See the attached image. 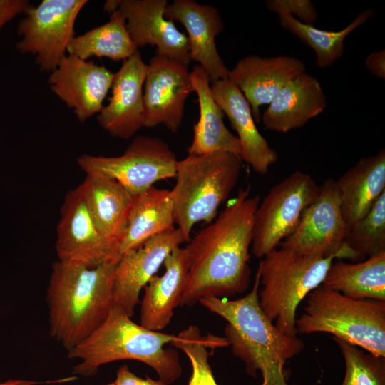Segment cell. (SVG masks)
Listing matches in <instances>:
<instances>
[{
    "label": "cell",
    "mask_w": 385,
    "mask_h": 385,
    "mask_svg": "<svg viewBox=\"0 0 385 385\" xmlns=\"http://www.w3.org/2000/svg\"><path fill=\"white\" fill-rule=\"evenodd\" d=\"M250 191V185L241 188L215 219L187 242L189 270L181 306H192L205 297L227 298L248 288L254 218L260 202Z\"/></svg>",
    "instance_id": "obj_1"
},
{
    "label": "cell",
    "mask_w": 385,
    "mask_h": 385,
    "mask_svg": "<svg viewBox=\"0 0 385 385\" xmlns=\"http://www.w3.org/2000/svg\"><path fill=\"white\" fill-rule=\"evenodd\" d=\"M260 285L257 270L252 289L245 296L232 300L205 297L199 302L227 321L225 338L250 375L255 377L260 371L261 385H289L284 365L303 350L304 342L282 332L265 315L259 304Z\"/></svg>",
    "instance_id": "obj_2"
},
{
    "label": "cell",
    "mask_w": 385,
    "mask_h": 385,
    "mask_svg": "<svg viewBox=\"0 0 385 385\" xmlns=\"http://www.w3.org/2000/svg\"><path fill=\"white\" fill-rule=\"evenodd\" d=\"M116 264H53L46 295L49 333L68 351L98 328L113 308Z\"/></svg>",
    "instance_id": "obj_3"
},
{
    "label": "cell",
    "mask_w": 385,
    "mask_h": 385,
    "mask_svg": "<svg viewBox=\"0 0 385 385\" xmlns=\"http://www.w3.org/2000/svg\"><path fill=\"white\" fill-rule=\"evenodd\" d=\"M175 335L148 329L134 322L118 304L88 337L68 351L70 359L81 361L73 373L93 376L98 368L119 360H136L153 368L160 379L169 384L179 378L182 368L178 351L165 345Z\"/></svg>",
    "instance_id": "obj_4"
},
{
    "label": "cell",
    "mask_w": 385,
    "mask_h": 385,
    "mask_svg": "<svg viewBox=\"0 0 385 385\" xmlns=\"http://www.w3.org/2000/svg\"><path fill=\"white\" fill-rule=\"evenodd\" d=\"M239 155L216 151L178 160L171 190L174 221L186 242L194 226L212 222L236 186L242 170Z\"/></svg>",
    "instance_id": "obj_5"
},
{
    "label": "cell",
    "mask_w": 385,
    "mask_h": 385,
    "mask_svg": "<svg viewBox=\"0 0 385 385\" xmlns=\"http://www.w3.org/2000/svg\"><path fill=\"white\" fill-rule=\"evenodd\" d=\"M337 255H307L280 247L260 262L259 304L265 315L284 334L295 337L296 311L299 303L322 284Z\"/></svg>",
    "instance_id": "obj_6"
},
{
    "label": "cell",
    "mask_w": 385,
    "mask_h": 385,
    "mask_svg": "<svg viewBox=\"0 0 385 385\" xmlns=\"http://www.w3.org/2000/svg\"><path fill=\"white\" fill-rule=\"evenodd\" d=\"M295 322L297 332H327L385 357V302L355 299L320 284Z\"/></svg>",
    "instance_id": "obj_7"
},
{
    "label": "cell",
    "mask_w": 385,
    "mask_h": 385,
    "mask_svg": "<svg viewBox=\"0 0 385 385\" xmlns=\"http://www.w3.org/2000/svg\"><path fill=\"white\" fill-rule=\"evenodd\" d=\"M178 160L167 143L137 136L118 156L81 155L77 163L86 174H98L120 183L133 197L160 180L175 178Z\"/></svg>",
    "instance_id": "obj_8"
},
{
    "label": "cell",
    "mask_w": 385,
    "mask_h": 385,
    "mask_svg": "<svg viewBox=\"0 0 385 385\" xmlns=\"http://www.w3.org/2000/svg\"><path fill=\"white\" fill-rule=\"evenodd\" d=\"M320 191L313 178L297 170L273 186L254 218L252 254L261 258L277 248L296 227L304 210Z\"/></svg>",
    "instance_id": "obj_9"
},
{
    "label": "cell",
    "mask_w": 385,
    "mask_h": 385,
    "mask_svg": "<svg viewBox=\"0 0 385 385\" xmlns=\"http://www.w3.org/2000/svg\"><path fill=\"white\" fill-rule=\"evenodd\" d=\"M87 0H43L30 5L19 21L16 32L21 39L16 49L30 53L42 71L51 72L67 53L74 37L76 19Z\"/></svg>",
    "instance_id": "obj_10"
},
{
    "label": "cell",
    "mask_w": 385,
    "mask_h": 385,
    "mask_svg": "<svg viewBox=\"0 0 385 385\" xmlns=\"http://www.w3.org/2000/svg\"><path fill=\"white\" fill-rule=\"evenodd\" d=\"M349 227L340 207L335 180L327 179L316 199L304 210L293 232L279 245L307 255L346 259L344 246Z\"/></svg>",
    "instance_id": "obj_11"
},
{
    "label": "cell",
    "mask_w": 385,
    "mask_h": 385,
    "mask_svg": "<svg viewBox=\"0 0 385 385\" xmlns=\"http://www.w3.org/2000/svg\"><path fill=\"white\" fill-rule=\"evenodd\" d=\"M58 261L95 267L116 264L119 247L106 240L96 227L78 186L67 192L57 226Z\"/></svg>",
    "instance_id": "obj_12"
},
{
    "label": "cell",
    "mask_w": 385,
    "mask_h": 385,
    "mask_svg": "<svg viewBox=\"0 0 385 385\" xmlns=\"http://www.w3.org/2000/svg\"><path fill=\"white\" fill-rule=\"evenodd\" d=\"M192 91L188 65L155 54L148 64L144 83V127L164 125L177 133L185 101Z\"/></svg>",
    "instance_id": "obj_13"
},
{
    "label": "cell",
    "mask_w": 385,
    "mask_h": 385,
    "mask_svg": "<svg viewBox=\"0 0 385 385\" xmlns=\"http://www.w3.org/2000/svg\"><path fill=\"white\" fill-rule=\"evenodd\" d=\"M114 73L102 65L67 54L49 75L51 91L82 123L98 113Z\"/></svg>",
    "instance_id": "obj_14"
},
{
    "label": "cell",
    "mask_w": 385,
    "mask_h": 385,
    "mask_svg": "<svg viewBox=\"0 0 385 385\" xmlns=\"http://www.w3.org/2000/svg\"><path fill=\"white\" fill-rule=\"evenodd\" d=\"M147 68L138 50L114 73L108 103L97 115L99 125L111 136L127 140L144 127L143 86Z\"/></svg>",
    "instance_id": "obj_15"
},
{
    "label": "cell",
    "mask_w": 385,
    "mask_h": 385,
    "mask_svg": "<svg viewBox=\"0 0 385 385\" xmlns=\"http://www.w3.org/2000/svg\"><path fill=\"white\" fill-rule=\"evenodd\" d=\"M184 242L186 241L181 231L175 227L123 254L115 270L114 304L120 306L131 317L140 302L141 290L155 275L167 256Z\"/></svg>",
    "instance_id": "obj_16"
},
{
    "label": "cell",
    "mask_w": 385,
    "mask_h": 385,
    "mask_svg": "<svg viewBox=\"0 0 385 385\" xmlns=\"http://www.w3.org/2000/svg\"><path fill=\"white\" fill-rule=\"evenodd\" d=\"M166 0H120L118 10L126 21L129 35L136 46H155V54L190 63L188 36L165 17Z\"/></svg>",
    "instance_id": "obj_17"
},
{
    "label": "cell",
    "mask_w": 385,
    "mask_h": 385,
    "mask_svg": "<svg viewBox=\"0 0 385 385\" xmlns=\"http://www.w3.org/2000/svg\"><path fill=\"white\" fill-rule=\"evenodd\" d=\"M165 17L183 25L188 33L190 61H196L207 73L210 83L227 78L229 69L216 46V36L224 28L218 10L193 0H175L168 4Z\"/></svg>",
    "instance_id": "obj_18"
},
{
    "label": "cell",
    "mask_w": 385,
    "mask_h": 385,
    "mask_svg": "<svg viewBox=\"0 0 385 385\" xmlns=\"http://www.w3.org/2000/svg\"><path fill=\"white\" fill-rule=\"evenodd\" d=\"M305 71L304 62L293 56L250 55L240 60L229 71L227 78L242 93L255 122L259 123L260 107L269 104L291 79Z\"/></svg>",
    "instance_id": "obj_19"
},
{
    "label": "cell",
    "mask_w": 385,
    "mask_h": 385,
    "mask_svg": "<svg viewBox=\"0 0 385 385\" xmlns=\"http://www.w3.org/2000/svg\"><path fill=\"white\" fill-rule=\"evenodd\" d=\"M210 86L214 99L237 134L242 161L256 173L265 175L278 155L258 130L248 101L228 78L216 81Z\"/></svg>",
    "instance_id": "obj_20"
},
{
    "label": "cell",
    "mask_w": 385,
    "mask_h": 385,
    "mask_svg": "<svg viewBox=\"0 0 385 385\" xmlns=\"http://www.w3.org/2000/svg\"><path fill=\"white\" fill-rule=\"evenodd\" d=\"M268 105L261 116L264 126L284 133L322 113L327 99L318 80L305 71L291 79Z\"/></svg>",
    "instance_id": "obj_21"
},
{
    "label": "cell",
    "mask_w": 385,
    "mask_h": 385,
    "mask_svg": "<svg viewBox=\"0 0 385 385\" xmlns=\"http://www.w3.org/2000/svg\"><path fill=\"white\" fill-rule=\"evenodd\" d=\"M165 272L154 275L144 287L140 302V324L160 332L170 322L174 309L180 305L186 287L189 261L184 247L173 250L165 258Z\"/></svg>",
    "instance_id": "obj_22"
},
{
    "label": "cell",
    "mask_w": 385,
    "mask_h": 385,
    "mask_svg": "<svg viewBox=\"0 0 385 385\" xmlns=\"http://www.w3.org/2000/svg\"><path fill=\"white\" fill-rule=\"evenodd\" d=\"M335 185L343 218L350 227L370 210L385 192V151L360 158Z\"/></svg>",
    "instance_id": "obj_23"
},
{
    "label": "cell",
    "mask_w": 385,
    "mask_h": 385,
    "mask_svg": "<svg viewBox=\"0 0 385 385\" xmlns=\"http://www.w3.org/2000/svg\"><path fill=\"white\" fill-rule=\"evenodd\" d=\"M96 227L119 247L133 197L117 181L98 174H88L78 185Z\"/></svg>",
    "instance_id": "obj_24"
},
{
    "label": "cell",
    "mask_w": 385,
    "mask_h": 385,
    "mask_svg": "<svg viewBox=\"0 0 385 385\" xmlns=\"http://www.w3.org/2000/svg\"><path fill=\"white\" fill-rule=\"evenodd\" d=\"M190 78L192 90L197 96L200 117L193 126V138L188 148V155L223 151L240 156L239 140L225 125V113L214 99L207 73L197 65L190 71Z\"/></svg>",
    "instance_id": "obj_25"
},
{
    "label": "cell",
    "mask_w": 385,
    "mask_h": 385,
    "mask_svg": "<svg viewBox=\"0 0 385 385\" xmlns=\"http://www.w3.org/2000/svg\"><path fill=\"white\" fill-rule=\"evenodd\" d=\"M175 226L171 190L152 187L133 197L119 245L121 255Z\"/></svg>",
    "instance_id": "obj_26"
},
{
    "label": "cell",
    "mask_w": 385,
    "mask_h": 385,
    "mask_svg": "<svg viewBox=\"0 0 385 385\" xmlns=\"http://www.w3.org/2000/svg\"><path fill=\"white\" fill-rule=\"evenodd\" d=\"M322 284L349 298L385 302V252L355 263L334 260Z\"/></svg>",
    "instance_id": "obj_27"
},
{
    "label": "cell",
    "mask_w": 385,
    "mask_h": 385,
    "mask_svg": "<svg viewBox=\"0 0 385 385\" xmlns=\"http://www.w3.org/2000/svg\"><path fill=\"white\" fill-rule=\"evenodd\" d=\"M120 11L113 12L109 21L85 34L74 36L67 47V53L87 60L92 56L124 61L137 51Z\"/></svg>",
    "instance_id": "obj_28"
},
{
    "label": "cell",
    "mask_w": 385,
    "mask_h": 385,
    "mask_svg": "<svg viewBox=\"0 0 385 385\" xmlns=\"http://www.w3.org/2000/svg\"><path fill=\"white\" fill-rule=\"evenodd\" d=\"M373 15L371 9L364 11L346 27L337 31L322 30L313 25L301 23L289 14H283L278 16L281 26L309 46L316 54L317 66L325 68L343 55L346 38Z\"/></svg>",
    "instance_id": "obj_29"
},
{
    "label": "cell",
    "mask_w": 385,
    "mask_h": 385,
    "mask_svg": "<svg viewBox=\"0 0 385 385\" xmlns=\"http://www.w3.org/2000/svg\"><path fill=\"white\" fill-rule=\"evenodd\" d=\"M349 259L361 261L385 252V192L349 229L344 240Z\"/></svg>",
    "instance_id": "obj_30"
},
{
    "label": "cell",
    "mask_w": 385,
    "mask_h": 385,
    "mask_svg": "<svg viewBox=\"0 0 385 385\" xmlns=\"http://www.w3.org/2000/svg\"><path fill=\"white\" fill-rule=\"evenodd\" d=\"M170 344L182 350L190 361L192 375L188 385H218L208 361V357L213 351L209 352L208 349L229 346L225 337L210 334L202 337L196 325H190L175 335Z\"/></svg>",
    "instance_id": "obj_31"
},
{
    "label": "cell",
    "mask_w": 385,
    "mask_h": 385,
    "mask_svg": "<svg viewBox=\"0 0 385 385\" xmlns=\"http://www.w3.org/2000/svg\"><path fill=\"white\" fill-rule=\"evenodd\" d=\"M344 356L346 373L342 385H385V357L333 338Z\"/></svg>",
    "instance_id": "obj_32"
},
{
    "label": "cell",
    "mask_w": 385,
    "mask_h": 385,
    "mask_svg": "<svg viewBox=\"0 0 385 385\" xmlns=\"http://www.w3.org/2000/svg\"><path fill=\"white\" fill-rule=\"evenodd\" d=\"M266 6L277 15L289 14L305 24L313 25L318 20V13L309 0H269Z\"/></svg>",
    "instance_id": "obj_33"
},
{
    "label": "cell",
    "mask_w": 385,
    "mask_h": 385,
    "mask_svg": "<svg viewBox=\"0 0 385 385\" xmlns=\"http://www.w3.org/2000/svg\"><path fill=\"white\" fill-rule=\"evenodd\" d=\"M27 0H0V30L3 26L29 7Z\"/></svg>",
    "instance_id": "obj_34"
},
{
    "label": "cell",
    "mask_w": 385,
    "mask_h": 385,
    "mask_svg": "<svg viewBox=\"0 0 385 385\" xmlns=\"http://www.w3.org/2000/svg\"><path fill=\"white\" fill-rule=\"evenodd\" d=\"M114 382L115 385H168L161 379L153 380L148 376H145V379L140 378L131 372L125 365L118 369Z\"/></svg>",
    "instance_id": "obj_35"
},
{
    "label": "cell",
    "mask_w": 385,
    "mask_h": 385,
    "mask_svg": "<svg viewBox=\"0 0 385 385\" xmlns=\"http://www.w3.org/2000/svg\"><path fill=\"white\" fill-rule=\"evenodd\" d=\"M365 66L374 76L385 78V51L371 53L365 60Z\"/></svg>",
    "instance_id": "obj_36"
},
{
    "label": "cell",
    "mask_w": 385,
    "mask_h": 385,
    "mask_svg": "<svg viewBox=\"0 0 385 385\" xmlns=\"http://www.w3.org/2000/svg\"><path fill=\"white\" fill-rule=\"evenodd\" d=\"M38 384L37 381H27V380H9L4 382H1L0 385H35Z\"/></svg>",
    "instance_id": "obj_37"
},
{
    "label": "cell",
    "mask_w": 385,
    "mask_h": 385,
    "mask_svg": "<svg viewBox=\"0 0 385 385\" xmlns=\"http://www.w3.org/2000/svg\"><path fill=\"white\" fill-rule=\"evenodd\" d=\"M120 0L118 1H107L104 4L105 11L113 13L118 9Z\"/></svg>",
    "instance_id": "obj_38"
},
{
    "label": "cell",
    "mask_w": 385,
    "mask_h": 385,
    "mask_svg": "<svg viewBox=\"0 0 385 385\" xmlns=\"http://www.w3.org/2000/svg\"><path fill=\"white\" fill-rule=\"evenodd\" d=\"M106 385H115V382L113 381V382L109 383V384H106Z\"/></svg>",
    "instance_id": "obj_39"
}]
</instances>
